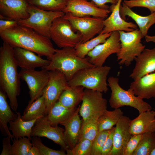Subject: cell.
Wrapping results in <instances>:
<instances>
[{
    "label": "cell",
    "mask_w": 155,
    "mask_h": 155,
    "mask_svg": "<svg viewBox=\"0 0 155 155\" xmlns=\"http://www.w3.org/2000/svg\"><path fill=\"white\" fill-rule=\"evenodd\" d=\"M0 36L13 48L30 50L41 57L46 56L49 60L55 51L50 39L18 24L0 33Z\"/></svg>",
    "instance_id": "obj_1"
},
{
    "label": "cell",
    "mask_w": 155,
    "mask_h": 155,
    "mask_svg": "<svg viewBox=\"0 0 155 155\" xmlns=\"http://www.w3.org/2000/svg\"><path fill=\"white\" fill-rule=\"evenodd\" d=\"M18 66L14 59L13 48L3 42L0 48V88L7 95L11 108L16 112L18 107L17 97L20 92Z\"/></svg>",
    "instance_id": "obj_2"
},
{
    "label": "cell",
    "mask_w": 155,
    "mask_h": 155,
    "mask_svg": "<svg viewBox=\"0 0 155 155\" xmlns=\"http://www.w3.org/2000/svg\"><path fill=\"white\" fill-rule=\"evenodd\" d=\"M49 65L41 68L48 71L57 70L62 72L68 81L79 70L94 66L86 57L81 58L76 55L74 47L56 49L50 59Z\"/></svg>",
    "instance_id": "obj_3"
},
{
    "label": "cell",
    "mask_w": 155,
    "mask_h": 155,
    "mask_svg": "<svg viewBox=\"0 0 155 155\" xmlns=\"http://www.w3.org/2000/svg\"><path fill=\"white\" fill-rule=\"evenodd\" d=\"M111 69L109 66L103 65L80 69L68 81V84L106 93L108 90L107 77Z\"/></svg>",
    "instance_id": "obj_4"
},
{
    "label": "cell",
    "mask_w": 155,
    "mask_h": 155,
    "mask_svg": "<svg viewBox=\"0 0 155 155\" xmlns=\"http://www.w3.org/2000/svg\"><path fill=\"white\" fill-rule=\"evenodd\" d=\"M107 82L111 91L109 102L112 108L116 109L130 106L136 109L139 113L152 110L151 106L143 99L135 96L129 89L126 90L121 87L118 78L110 77Z\"/></svg>",
    "instance_id": "obj_5"
},
{
    "label": "cell",
    "mask_w": 155,
    "mask_h": 155,
    "mask_svg": "<svg viewBox=\"0 0 155 155\" xmlns=\"http://www.w3.org/2000/svg\"><path fill=\"white\" fill-rule=\"evenodd\" d=\"M121 47L117 53V61L120 65L128 66L145 49L141 42L144 37L139 29L129 32L119 31Z\"/></svg>",
    "instance_id": "obj_6"
},
{
    "label": "cell",
    "mask_w": 155,
    "mask_h": 155,
    "mask_svg": "<svg viewBox=\"0 0 155 155\" xmlns=\"http://www.w3.org/2000/svg\"><path fill=\"white\" fill-rule=\"evenodd\" d=\"M27 11L30 14L28 18L19 20V24L31 28L39 34L50 38V30L53 20L63 17V11H45L29 4Z\"/></svg>",
    "instance_id": "obj_7"
},
{
    "label": "cell",
    "mask_w": 155,
    "mask_h": 155,
    "mask_svg": "<svg viewBox=\"0 0 155 155\" xmlns=\"http://www.w3.org/2000/svg\"><path fill=\"white\" fill-rule=\"evenodd\" d=\"M50 38L59 48H74L81 43L82 35L63 17L55 19L50 30Z\"/></svg>",
    "instance_id": "obj_8"
},
{
    "label": "cell",
    "mask_w": 155,
    "mask_h": 155,
    "mask_svg": "<svg viewBox=\"0 0 155 155\" xmlns=\"http://www.w3.org/2000/svg\"><path fill=\"white\" fill-rule=\"evenodd\" d=\"M63 17L68 20L72 26L82 35L81 43H84L99 34L104 27L103 18L92 16H78L71 13H65Z\"/></svg>",
    "instance_id": "obj_9"
},
{
    "label": "cell",
    "mask_w": 155,
    "mask_h": 155,
    "mask_svg": "<svg viewBox=\"0 0 155 155\" xmlns=\"http://www.w3.org/2000/svg\"><path fill=\"white\" fill-rule=\"evenodd\" d=\"M79 113L83 121L93 118H98L107 110V101L102 92L86 89L84 90Z\"/></svg>",
    "instance_id": "obj_10"
},
{
    "label": "cell",
    "mask_w": 155,
    "mask_h": 155,
    "mask_svg": "<svg viewBox=\"0 0 155 155\" xmlns=\"http://www.w3.org/2000/svg\"><path fill=\"white\" fill-rule=\"evenodd\" d=\"M19 74L20 79L26 83L29 90L30 99L26 107H28L42 95L49 80V71L44 69L40 71L21 69Z\"/></svg>",
    "instance_id": "obj_11"
},
{
    "label": "cell",
    "mask_w": 155,
    "mask_h": 155,
    "mask_svg": "<svg viewBox=\"0 0 155 155\" xmlns=\"http://www.w3.org/2000/svg\"><path fill=\"white\" fill-rule=\"evenodd\" d=\"M49 78L47 84L43 91L46 105L45 115L58 100L62 92L70 88L64 75L57 70L49 71Z\"/></svg>",
    "instance_id": "obj_12"
},
{
    "label": "cell",
    "mask_w": 155,
    "mask_h": 155,
    "mask_svg": "<svg viewBox=\"0 0 155 155\" xmlns=\"http://www.w3.org/2000/svg\"><path fill=\"white\" fill-rule=\"evenodd\" d=\"M119 38V31L112 32L105 42L98 44L88 53L87 56L90 62L96 66H103L110 55L119 51L121 47Z\"/></svg>",
    "instance_id": "obj_13"
},
{
    "label": "cell",
    "mask_w": 155,
    "mask_h": 155,
    "mask_svg": "<svg viewBox=\"0 0 155 155\" xmlns=\"http://www.w3.org/2000/svg\"><path fill=\"white\" fill-rule=\"evenodd\" d=\"M64 129L57 126H52L46 116L38 118L32 128L31 136L45 137L59 145L63 150L69 149L64 137Z\"/></svg>",
    "instance_id": "obj_14"
},
{
    "label": "cell",
    "mask_w": 155,
    "mask_h": 155,
    "mask_svg": "<svg viewBox=\"0 0 155 155\" xmlns=\"http://www.w3.org/2000/svg\"><path fill=\"white\" fill-rule=\"evenodd\" d=\"M63 12H69L78 16H92L105 19L111 12L109 9L98 7L92 1L87 0H69Z\"/></svg>",
    "instance_id": "obj_15"
},
{
    "label": "cell",
    "mask_w": 155,
    "mask_h": 155,
    "mask_svg": "<svg viewBox=\"0 0 155 155\" xmlns=\"http://www.w3.org/2000/svg\"><path fill=\"white\" fill-rule=\"evenodd\" d=\"M122 0L112 4L109 9L111 12L110 16L104 20V27L101 33H110L115 31H123L129 32L137 28L138 26L133 23L127 22L121 17L120 8Z\"/></svg>",
    "instance_id": "obj_16"
},
{
    "label": "cell",
    "mask_w": 155,
    "mask_h": 155,
    "mask_svg": "<svg viewBox=\"0 0 155 155\" xmlns=\"http://www.w3.org/2000/svg\"><path fill=\"white\" fill-rule=\"evenodd\" d=\"M29 3L26 0H0V20L18 22L28 18L27 9Z\"/></svg>",
    "instance_id": "obj_17"
},
{
    "label": "cell",
    "mask_w": 155,
    "mask_h": 155,
    "mask_svg": "<svg viewBox=\"0 0 155 155\" xmlns=\"http://www.w3.org/2000/svg\"><path fill=\"white\" fill-rule=\"evenodd\" d=\"M131 120L123 115L115 127L113 148L110 155H123L126 146L132 136L129 131Z\"/></svg>",
    "instance_id": "obj_18"
},
{
    "label": "cell",
    "mask_w": 155,
    "mask_h": 155,
    "mask_svg": "<svg viewBox=\"0 0 155 155\" xmlns=\"http://www.w3.org/2000/svg\"><path fill=\"white\" fill-rule=\"evenodd\" d=\"M13 48L15 61L21 69H35L36 67L47 66L50 63V60L44 59L30 50L18 47Z\"/></svg>",
    "instance_id": "obj_19"
},
{
    "label": "cell",
    "mask_w": 155,
    "mask_h": 155,
    "mask_svg": "<svg viewBox=\"0 0 155 155\" xmlns=\"http://www.w3.org/2000/svg\"><path fill=\"white\" fill-rule=\"evenodd\" d=\"M135 64L130 77L134 80L155 71V47L145 49L135 59Z\"/></svg>",
    "instance_id": "obj_20"
},
{
    "label": "cell",
    "mask_w": 155,
    "mask_h": 155,
    "mask_svg": "<svg viewBox=\"0 0 155 155\" xmlns=\"http://www.w3.org/2000/svg\"><path fill=\"white\" fill-rule=\"evenodd\" d=\"M79 106L73 114L61 125L65 127L64 136L69 149L73 148L78 143L82 120L79 115Z\"/></svg>",
    "instance_id": "obj_21"
},
{
    "label": "cell",
    "mask_w": 155,
    "mask_h": 155,
    "mask_svg": "<svg viewBox=\"0 0 155 155\" xmlns=\"http://www.w3.org/2000/svg\"><path fill=\"white\" fill-rule=\"evenodd\" d=\"M129 89L142 98H155V73H150L132 82Z\"/></svg>",
    "instance_id": "obj_22"
},
{
    "label": "cell",
    "mask_w": 155,
    "mask_h": 155,
    "mask_svg": "<svg viewBox=\"0 0 155 155\" xmlns=\"http://www.w3.org/2000/svg\"><path fill=\"white\" fill-rule=\"evenodd\" d=\"M129 131L132 135L155 132V111L152 110L139 113L138 117L131 120Z\"/></svg>",
    "instance_id": "obj_23"
},
{
    "label": "cell",
    "mask_w": 155,
    "mask_h": 155,
    "mask_svg": "<svg viewBox=\"0 0 155 155\" xmlns=\"http://www.w3.org/2000/svg\"><path fill=\"white\" fill-rule=\"evenodd\" d=\"M120 8V15L125 20L128 16L134 20L139 27L143 36L145 37L151 26L155 24V12L146 16H143L137 14L133 11L123 2Z\"/></svg>",
    "instance_id": "obj_24"
},
{
    "label": "cell",
    "mask_w": 155,
    "mask_h": 155,
    "mask_svg": "<svg viewBox=\"0 0 155 155\" xmlns=\"http://www.w3.org/2000/svg\"><path fill=\"white\" fill-rule=\"evenodd\" d=\"M7 94L0 90V128L2 133L9 136L12 141L14 138L9 129L7 124L10 121H14L16 117L11 109L7 100Z\"/></svg>",
    "instance_id": "obj_25"
},
{
    "label": "cell",
    "mask_w": 155,
    "mask_h": 155,
    "mask_svg": "<svg viewBox=\"0 0 155 155\" xmlns=\"http://www.w3.org/2000/svg\"><path fill=\"white\" fill-rule=\"evenodd\" d=\"M16 113V117L15 119L9 123V130L16 139L27 137L31 140L32 128L38 118L32 121H25L22 119L20 112Z\"/></svg>",
    "instance_id": "obj_26"
},
{
    "label": "cell",
    "mask_w": 155,
    "mask_h": 155,
    "mask_svg": "<svg viewBox=\"0 0 155 155\" xmlns=\"http://www.w3.org/2000/svg\"><path fill=\"white\" fill-rule=\"evenodd\" d=\"M77 108H68L62 105L58 100L53 105L46 115L51 125L57 126L67 120L74 113Z\"/></svg>",
    "instance_id": "obj_27"
},
{
    "label": "cell",
    "mask_w": 155,
    "mask_h": 155,
    "mask_svg": "<svg viewBox=\"0 0 155 155\" xmlns=\"http://www.w3.org/2000/svg\"><path fill=\"white\" fill-rule=\"evenodd\" d=\"M84 87L81 86H70L64 90L60 95L58 101L64 106L68 108L76 107L82 101Z\"/></svg>",
    "instance_id": "obj_28"
},
{
    "label": "cell",
    "mask_w": 155,
    "mask_h": 155,
    "mask_svg": "<svg viewBox=\"0 0 155 155\" xmlns=\"http://www.w3.org/2000/svg\"><path fill=\"white\" fill-rule=\"evenodd\" d=\"M123 115V112L120 108L112 111L105 110L98 119V132L111 129Z\"/></svg>",
    "instance_id": "obj_29"
},
{
    "label": "cell",
    "mask_w": 155,
    "mask_h": 155,
    "mask_svg": "<svg viewBox=\"0 0 155 155\" xmlns=\"http://www.w3.org/2000/svg\"><path fill=\"white\" fill-rule=\"evenodd\" d=\"M46 105L43 95L34 101L28 107H26L22 119L25 121H32L41 117L45 115Z\"/></svg>",
    "instance_id": "obj_30"
},
{
    "label": "cell",
    "mask_w": 155,
    "mask_h": 155,
    "mask_svg": "<svg viewBox=\"0 0 155 155\" xmlns=\"http://www.w3.org/2000/svg\"><path fill=\"white\" fill-rule=\"evenodd\" d=\"M111 33H100L96 37L85 42L78 44L74 47L77 55L81 58L85 57L88 53L96 46L105 42L111 35Z\"/></svg>",
    "instance_id": "obj_31"
},
{
    "label": "cell",
    "mask_w": 155,
    "mask_h": 155,
    "mask_svg": "<svg viewBox=\"0 0 155 155\" xmlns=\"http://www.w3.org/2000/svg\"><path fill=\"white\" fill-rule=\"evenodd\" d=\"M29 4L41 9L53 12L63 11L69 0H26Z\"/></svg>",
    "instance_id": "obj_32"
},
{
    "label": "cell",
    "mask_w": 155,
    "mask_h": 155,
    "mask_svg": "<svg viewBox=\"0 0 155 155\" xmlns=\"http://www.w3.org/2000/svg\"><path fill=\"white\" fill-rule=\"evenodd\" d=\"M155 148V132L144 133L132 155H150Z\"/></svg>",
    "instance_id": "obj_33"
},
{
    "label": "cell",
    "mask_w": 155,
    "mask_h": 155,
    "mask_svg": "<svg viewBox=\"0 0 155 155\" xmlns=\"http://www.w3.org/2000/svg\"><path fill=\"white\" fill-rule=\"evenodd\" d=\"M98 118H93L82 122L78 142L83 139L94 140L98 132Z\"/></svg>",
    "instance_id": "obj_34"
},
{
    "label": "cell",
    "mask_w": 155,
    "mask_h": 155,
    "mask_svg": "<svg viewBox=\"0 0 155 155\" xmlns=\"http://www.w3.org/2000/svg\"><path fill=\"white\" fill-rule=\"evenodd\" d=\"M30 140L25 137L13 138L12 144V155H28L33 146Z\"/></svg>",
    "instance_id": "obj_35"
},
{
    "label": "cell",
    "mask_w": 155,
    "mask_h": 155,
    "mask_svg": "<svg viewBox=\"0 0 155 155\" xmlns=\"http://www.w3.org/2000/svg\"><path fill=\"white\" fill-rule=\"evenodd\" d=\"M93 141L83 139L72 149L66 150L67 155H91Z\"/></svg>",
    "instance_id": "obj_36"
},
{
    "label": "cell",
    "mask_w": 155,
    "mask_h": 155,
    "mask_svg": "<svg viewBox=\"0 0 155 155\" xmlns=\"http://www.w3.org/2000/svg\"><path fill=\"white\" fill-rule=\"evenodd\" d=\"M111 129L98 132L93 141L91 155H101L102 148Z\"/></svg>",
    "instance_id": "obj_37"
},
{
    "label": "cell",
    "mask_w": 155,
    "mask_h": 155,
    "mask_svg": "<svg viewBox=\"0 0 155 155\" xmlns=\"http://www.w3.org/2000/svg\"><path fill=\"white\" fill-rule=\"evenodd\" d=\"M31 140L33 146L38 150L40 155H67L64 151L56 150L49 148L44 145L39 137L34 136Z\"/></svg>",
    "instance_id": "obj_38"
},
{
    "label": "cell",
    "mask_w": 155,
    "mask_h": 155,
    "mask_svg": "<svg viewBox=\"0 0 155 155\" xmlns=\"http://www.w3.org/2000/svg\"><path fill=\"white\" fill-rule=\"evenodd\" d=\"M123 2L131 8L144 7L148 8L151 13L155 12V0H124Z\"/></svg>",
    "instance_id": "obj_39"
},
{
    "label": "cell",
    "mask_w": 155,
    "mask_h": 155,
    "mask_svg": "<svg viewBox=\"0 0 155 155\" xmlns=\"http://www.w3.org/2000/svg\"><path fill=\"white\" fill-rule=\"evenodd\" d=\"M142 134L132 135L126 146L123 155H132L142 138Z\"/></svg>",
    "instance_id": "obj_40"
},
{
    "label": "cell",
    "mask_w": 155,
    "mask_h": 155,
    "mask_svg": "<svg viewBox=\"0 0 155 155\" xmlns=\"http://www.w3.org/2000/svg\"><path fill=\"white\" fill-rule=\"evenodd\" d=\"M115 127H113L108 136L102 148L101 155H110L113 147V137Z\"/></svg>",
    "instance_id": "obj_41"
},
{
    "label": "cell",
    "mask_w": 155,
    "mask_h": 155,
    "mask_svg": "<svg viewBox=\"0 0 155 155\" xmlns=\"http://www.w3.org/2000/svg\"><path fill=\"white\" fill-rule=\"evenodd\" d=\"M11 137L7 136L3 140V148L1 155H12V145L10 143Z\"/></svg>",
    "instance_id": "obj_42"
},
{
    "label": "cell",
    "mask_w": 155,
    "mask_h": 155,
    "mask_svg": "<svg viewBox=\"0 0 155 155\" xmlns=\"http://www.w3.org/2000/svg\"><path fill=\"white\" fill-rule=\"evenodd\" d=\"M18 24L17 21L9 20H0V33Z\"/></svg>",
    "instance_id": "obj_43"
},
{
    "label": "cell",
    "mask_w": 155,
    "mask_h": 155,
    "mask_svg": "<svg viewBox=\"0 0 155 155\" xmlns=\"http://www.w3.org/2000/svg\"><path fill=\"white\" fill-rule=\"evenodd\" d=\"M99 8L109 9V7L106 4L111 3L112 4H116L119 0H91Z\"/></svg>",
    "instance_id": "obj_44"
},
{
    "label": "cell",
    "mask_w": 155,
    "mask_h": 155,
    "mask_svg": "<svg viewBox=\"0 0 155 155\" xmlns=\"http://www.w3.org/2000/svg\"><path fill=\"white\" fill-rule=\"evenodd\" d=\"M28 155H40V154L38 149L33 146L29 151Z\"/></svg>",
    "instance_id": "obj_45"
},
{
    "label": "cell",
    "mask_w": 155,
    "mask_h": 155,
    "mask_svg": "<svg viewBox=\"0 0 155 155\" xmlns=\"http://www.w3.org/2000/svg\"><path fill=\"white\" fill-rule=\"evenodd\" d=\"M144 37L146 42H155V36H150L147 34Z\"/></svg>",
    "instance_id": "obj_46"
},
{
    "label": "cell",
    "mask_w": 155,
    "mask_h": 155,
    "mask_svg": "<svg viewBox=\"0 0 155 155\" xmlns=\"http://www.w3.org/2000/svg\"><path fill=\"white\" fill-rule=\"evenodd\" d=\"M150 155H155V148L152 152Z\"/></svg>",
    "instance_id": "obj_47"
},
{
    "label": "cell",
    "mask_w": 155,
    "mask_h": 155,
    "mask_svg": "<svg viewBox=\"0 0 155 155\" xmlns=\"http://www.w3.org/2000/svg\"><path fill=\"white\" fill-rule=\"evenodd\" d=\"M155 110V109H154Z\"/></svg>",
    "instance_id": "obj_48"
}]
</instances>
